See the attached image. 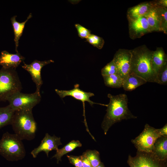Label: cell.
<instances>
[{
  "mask_svg": "<svg viewBox=\"0 0 167 167\" xmlns=\"http://www.w3.org/2000/svg\"><path fill=\"white\" fill-rule=\"evenodd\" d=\"M107 96L109 99V102L101 125L105 135L110 128L115 123L123 120L137 118L128 108V99L126 95L120 94L114 96L109 93Z\"/></svg>",
  "mask_w": 167,
  "mask_h": 167,
  "instance_id": "6da1fadb",
  "label": "cell"
},
{
  "mask_svg": "<svg viewBox=\"0 0 167 167\" xmlns=\"http://www.w3.org/2000/svg\"><path fill=\"white\" fill-rule=\"evenodd\" d=\"M131 51V73L139 76L147 82L156 83V75L152 65L153 51L143 48Z\"/></svg>",
  "mask_w": 167,
  "mask_h": 167,
  "instance_id": "7a4b0ae2",
  "label": "cell"
},
{
  "mask_svg": "<svg viewBox=\"0 0 167 167\" xmlns=\"http://www.w3.org/2000/svg\"><path fill=\"white\" fill-rule=\"evenodd\" d=\"M11 125L15 134L22 140L30 141L35 138L37 123L33 116L32 110L15 111Z\"/></svg>",
  "mask_w": 167,
  "mask_h": 167,
  "instance_id": "3957f363",
  "label": "cell"
},
{
  "mask_svg": "<svg viewBox=\"0 0 167 167\" xmlns=\"http://www.w3.org/2000/svg\"><path fill=\"white\" fill-rule=\"evenodd\" d=\"M22 140L15 134L4 133L0 139V155L10 161L22 160L26 153Z\"/></svg>",
  "mask_w": 167,
  "mask_h": 167,
  "instance_id": "277c9868",
  "label": "cell"
},
{
  "mask_svg": "<svg viewBox=\"0 0 167 167\" xmlns=\"http://www.w3.org/2000/svg\"><path fill=\"white\" fill-rule=\"evenodd\" d=\"M21 83L15 69L2 67L0 70V101H5L14 94L20 92Z\"/></svg>",
  "mask_w": 167,
  "mask_h": 167,
  "instance_id": "5b68a950",
  "label": "cell"
},
{
  "mask_svg": "<svg viewBox=\"0 0 167 167\" xmlns=\"http://www.w3.org/2000/svg\"><path fill=\"white\" fill-rule=\"evenodd\" d=\"M41 94L35 92L25 94L20 92L16 93L7 100L9 105L15 111L20 110H32L40 102Z\"/></svg>",
  "mask_w": 167,
  "mask_h": 167,
  "instance_id": "8992f818",
  "label": "cell"
},
{
  "mask_svg": "<svg viewBox=\"0 0 167 167\" xmlns=\"http://www.w3.org/2000/svg\"><path fill=\"white\" fill-rule=\"evenodd\" d=\"M160 136L156 129L146 124L143 131L135 139H132L131 142L137 151L152 152L154 144Z\"/></svg>",
  "mask_w": 167,
  "mask_h": 167,
  "instance_id": "52a82bcc",
  "label": "cell"
},
{
  "mask_svg": "<svg viewBox=\"0 0 167 167\" xmlns=\"http://www.w3.org/2000/svg\"><path fill=\"white\" fill-rule=\"evenodd\" d=\"M79 85L78 84H76L74 86V88L72 89L69 90H59L55 89V91L59 95L60 97L63 98L66 96H71L75 99L81 101L83 103L84 108V122L87 128V131L89 134L90 133L88 128L86 119L85 116V102H88L92 106L93 104H98L107 107L108 105H105L101 103H97L94 102L91 100L90 98L94 96V94L92 92H86L80 89L79 88Z\"/></svg>",
  "mask_w": 167,
  "mask_h": 167,
  "instance_id": "ba28073f",
  "label": "cell"
},
{
  "mask_svg": "<svg viewBox=\"0 0 167 167\" xmlns=\"http://www.w3.org/2000/svg\"><path fill=\"white\" fill-rule=\"evenodd\" d=\"M131 50L120 49L114 55L113 60L117 69V74L123 80L131 73Z\"/></svg>",
  "mask_w": 167,
  "mask_h": 167,
  "instance_id": "9c48e42d",
  "label": "cell"
},
{
  "mask_svg": "<svg viewBox=\"0 0 167 167\" xmlns=\"http://www.w3.org/2000/svg\"><path fill=\"white\" fill-rule=\"evenodd\" d=\"M54 62L52 60L42 61L35 60L29 64H26L23 62L24 64L22 66V67L29 73L33 81L36 84V89L35 92L41 94L40 89L43 84L41 75L42 67Z\"/></svg>",
  "mask_w": 167,
  "mask_h": 167,
  "instance_id": "30bf717a",
  "label": "cell"
},
{
  "mask_svg": "<svg viewBox=\"0 0 167 167\" xmlns=\"http://www.w3.org/2000/svg\"><path fill=\"white\" fill-rule=\"evenodd\" d=\"M132 158L139 167H167V161L159 159L152 152L137 151Z\"/></svg>",
  "mask_w": 167,
  "mask_h": 167,
  "instance_id": "8fae6325",
  "label": "cell"
},
{
  "mask_svg": "<svg viewBox=\"0 0 167 167\" xmlns=\"http://www.w3.org/2000/svg\"><path fill=\"white\" fill-rule=\"evenodd\" d=\"M60 139V137L54 135L51 136L46 133L40 145L33 149L31 152V154L34 158H35L40 152H44L48 157L50 151L53 150L56 151L58 149V146L62 144Z\"/></svg>",
  "mask_w": 167,
  "mask_h": 167,
  "instance_id": "7c38bea8",
  "label": "cell"
},
{
  "mask_svg": "<svg viewBox=\"0 0 167 167\" xmlns=\"http://www.w3.org/2000/svg\"><path fill=\"white\" fill-rule=\"evenodd\" d=\"M25 59L19 52L14 54L4 50L1 52L0 56V65L4 68L16 70Z\"/></svg>",
  "mask_w": 167,
  "mask_h": 167,
  "instance_id": "4fadbf2b",
  "label": "cell"
},
{
  "mask_svg": "<svg viewBox=\"0 0 167 167\" xmlns=\"http://www.w3.org/2000/svg\"><path fill=\"white\" fill-rule=\"evenodd\" d=\"M130 20L129 31L131 36L139 37L150 32L147 20L144 16Z\"/></svg>",
  "mask_w": 167,
  "mask_h": 167,
  "instance_id": "5bb4252c",
  "label": "cell"
},
{
  "mask_svg": "<svg viewBox=\"0 0 167 167\" xmlns=\"http://www.w3.org/2000/svg\"><path fill=\"white\" fill-rule=\"evenodd\" d=\"M155 6L154 4L145 2L131 7L128 11V19L131 20L143 17Z\"/></svg>",
  "mask_w": 167,
  "mask_h": 167,
  "instance_id": "9a60e30c",
  "label": "cell"
},
{
  "mask_svg": "<svg viewBox=\"0 0 167 167\" xmlns=\"http://www.w3.org/2000/svg\"><path fill=\"white\" fill-rule=\"evenodd\" d=\"M152 153L159 159L165 161L167 159V136H161L156 141Z\"/></svg>",
  "mask_w": 167,
  "mask_h": 167,
  "instance_id": "2e32d148",
  "label": "cell"
},
{
  "mask_svg": "<svg viewBox=\"0 0 167 167\" xmlns=\"http://www.w3.org/2000/svg\"><path fill=\"white\" fill-rule=\"evenodd\" d=\"M166 63V56L162 49L158 48L153 51L152 57V67L156 76L160 70Z\"/></svg>",
  "mask_w": 167,
  "mask_h": 167,
  "instance_id": "e0dca14e",
  "label": "cell"
},
{
  "mask_svg": "<svg viewBox=\"0 0 167 167\" xmlns=\"http://www.w3.org/2000/svg\"><path fill=\"white\" fill-rule=\"evenodd\" d=\"M144 17L147 20L150 32L162 31L160 18L155 6Z\"/></svg>",
  "mask_w": 167,
  "mask_h": 167,
  "instance_id": "ac0fdd59",
  "label": "cell"
},
{
  "mask_svg": "<svg viewBox=\"0 0 167 167\" xmlns=\"http://www.w3.org/2000/svg\"><path fill=\"white\" fill-rule=\"evenodd\" d=\"M147 82L135 74L131 73L123 81L122 87L126 91H132Z\"/></svg>",
  "mask_w": 167,
  "mask_h": 167,
  "instance_id": "d6986e66",
  "label": "cell"
},
{
  "mask_svg": "<svg viewBox=\"0 0 167 167\" xmlns=\"http://www.w3.org/2000/svg\"><path fill=\"white\" fill-rule=\"evenodd\" d=\"M17 16L15 15L12 17L11 19L12 25L14 33V39L16 53L18 52L17 49L19 46V40L22 36L25 27V24L28 20L32 17V15L30 13L27 19L24 22L19 23L17 22L16 18Z\"/></svg>",
  "mask_w": 167,
  "mask_h": 167,
  "instance_id": "ffe728a7",
  "label": "cell"
},
{
  "mask_svg": "<svg viewBox=\"0 0 167 167\" xmlns=\"http://www.w3.org/2000/svg\"><path fill=\"white\" fill-rule=\"evenodd\" d=\"M15 112L9 105L0 107V129L11 124Z\"/></svg>",
  "mask_w": 167,
  "mask_h": 167,
  "instance_id": "44dd1931",
  "label": "cell"
},
{
  "mask_svg": "<svg viewBox=\"0 0 167 167\" xmlns=\"http://www.w3.org/2000/svg\"><path fill=\"white\" fill-rule=\"evenodd\" d=\"M81 143L79 140H73L61 149H58L56 154L52 157L57 159V163L61 161V158L67 153L72 151L76 148L82 146Z\"/></svg>",
  "mask_w": 167,
  "mask_h": 167,
  "instance_id": "7402d4cb",
  "label": "cell"
},
{
  "mask_svg": "<svg viewBox=\"0 0 167 167\" xmlns=\"http://www.w3.org/2000/svg\"><path fill=\"white\" fill-rule=\"evenodd\" d=\"M105 85L114 88L122 87L124 80L117 74L103 76Z\"/></svg>",
  "mask_w": 167,
  "mask_h": 167,
  "instance_id": "603a6c76",
  "label": "cell"
},
{
  "mask_svg": "<svg viewBox=\"0 0 167 167\" xmlns=\"http://www.w3.org/2000/svg\"><path fill=\"white\" fill-rule=\"evenodd\" d=\"M89 160L92 167H96L101 162L99 152L96 150H87L83 153Z\"/></svg>",
  "mask_w": 167,
  "mask_h": 167,
  "instance_id": "cb8c5ba5",
  "label": "cell"
},
{
  "mask_svg": "<svg viewBox=\"0 0 167 167\" xmlns=\"http://www.w3.org/2000/svg\"><path fill=\"white\" fill-rule=\"evenodd\" d=\"M160 18L162 31L166 33L167 24V11L166 8L156 6Z\"/></svg>",
  "mask_w": 167,
  "mask_h": 167,
  "instance_id": "d4e9b609",
  "label": "cell"
},
{
  "mask_svg": "<svg viewBox=\"0 0 167 167\" xmlns=\"http://www.w3.org/2000/svg\"><path fill=\"white\" fill-rule=\"evenodd\" d=\"M86 41L99 49H102L104 44V40L102 38L91 34L86 39Z\"/></svg>",
  "mask_w": 167,
  "mask_h": 167,
  "instance_id": "484cf974",
  "label": "cell"
},
{
  "mask_svg": "<svg viewBox=\"0 0 167 167\" xmlns=\"http://www.w3.org/2000/svg\"><path fill=\"white\" fill-rule=\"evenodd\" d=\"M117 66L113 60L108 63L101 70L102 76L117 74Z\"/></svg>",
  "mask_w": 167,
  "mask_h": 167,
  "instance_id": "4316f807",
  "label": "cell"
},
{
  "mask_svg": "<svg viewBox=\"0 0 167 167\" xmlns=\"http://www.w3.org/2000/svg\"><path fill=\"white\" fill-rule=\"evenodd\" d=\"M156 83L166 85L167 84V64L161 68L156 76Z\"/></svg>",
  "mask_w": 167,
  "mask_h": 167,
  "instance_id": "83f0119b",
  "label": "cell"
},
{
  "mask_svg": "<svg viewBox=\"0 0 167 167\" xmlns=\"http://www.w3.org/2000/svg\"><path fill=\"white\" fill-rule=\"evenodd\" d=\"M75 27L76 28L79 36L82 39H87L91 34V31L79 24H76Z\"/></svg>",
  "mask_w": 167,
  "mask_h": 167,
  "instance_id": "f1b7e54d",
  "label": "cell"
},
{
  "mask_svg": "<svg viewBox=\"0 0 167 167\" xmlns=\"http://www.w3.org/2000/svg\"><path fill=\"white\" fill-rule=\"evenodd\" d=\"M67 156L70 163L75 167H82V156L67 155Z\"/></svg>",
  "mask_w": 167,
  "mask_h": 167,
  "instance_id": "f546056e",
  "label": "cell"
},
{
  "mask_svg": "<svg viewBox=\"0 0 167 167\" xmlns=\"http://www.w3.org/2000/svg\"><path fill=\"white\" fill-rule=\"evenodd\" d=\"M157 131L161 136H167V124H166L162 128L156 129Z\"/></svg>",
  "mask_w": 167,
  "mask_h": 167,
  "instance_id": "4dcf8cb0",
  "label": "cell"
},
{
  "mask_svg": "<svg viewBox=\"0 0 167 167\" xmlns=\"http://www.w3.org/2000/svg\"><path fill=\"white\" fill-rule=\"evenodd\" d=\"M82 167H92L90 162L84 154L82 155Z\"/></svg>",
  "mask_w": 167,
  "mask_h": 167,
  "instance_id": "1f68e13d",
  "label": "cell"
},
{
  "mask_svg": "<svg viewBox=\"0 0 167 167\" xmlns=\"http://www.w3.org/2000/svg\"><path fill=\"white\" fill-rule=\"evenodd\" d=\"M127 163L130 167H139L130 155L128 156Z\"/></svg>",
  "mask_w": 167,
  "mask_h": 167,
  "instance_id": "d6a6232c",
  "label": "cell"
},
{
  "mask_svg": "<svg viewBox=\"0 0 167 167\" xmlns=\"http://www.w3.org/2000/svg\"><path fill=\"white\" fill-rule=\"evenodd\" d=\"M96 167H105V166L103 163L101 162V163Z\"/></svg>",
  "mask_w": 167,
  "mask_h": 167,
  "instance_id": "836d02e7",
  "label": "cell"
}]
</instances>
